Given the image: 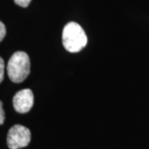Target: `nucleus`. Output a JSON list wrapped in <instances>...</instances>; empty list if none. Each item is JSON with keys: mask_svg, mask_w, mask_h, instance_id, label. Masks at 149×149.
Instances as JSON below:
<instances>
[{"mask_svg": "<svg viewBox=\"0 0 149 149\" xmlns=\"http://www.w3.org/2000/svg\"><path fill=\"white\" fill-rule=\"evenodd\" d=\"M33 93L29 89H24L17 92V94L13 99L14 109L20 113H25L30 111V109L33 106Z\"/></svg>", "mask_w": 149, "mask_h": 149, "instance_id": "20e7f679", "label": "nucleus"}, {"mask_svg": "<svg viewBox=\"0 0 149 149\" xmlns=\"http://www.w3.org/2000/svg\"><path fill=\"white\" fill-rule=\"evenodd\" d=\"M4 76V61L2 57H0V83L3 80Z\"/></svg>", "mask_w": 149, "mask_h": 149, "instance_id": "39448f33", "label": "nucleus"}, {"mask_svg": "<svg viewBox=\"0 0 149 149\" xmlns=\"http://www.w3.org/2000/svg\"><path fill=\"white\" fill-rule=\"evenodd\" d=\"M32 0H14L15 3L18 6H21L22 8H27L30 4Z\"/></svg>", "mask_w": 149, "mask_h": 149, "instance_id": "423d86ee", "label": "nucleus"}, {"mask_svg": "<svg viewBox=\"0 0 149 149\" xmlns=\"http://www.w3.org/2000/svg\"><path fill=\"white\" fill-rule=\"evenodd\" d=\"M30 140V130L22 125L17 124L9 129L7 137V143L10 149H19L27 147Z\"/></svg>", "mask_w": 149, "mask_h": 149, "instance_id": "7ed1b4c3", "label": "nucleus"}, {"mask_svg": "<svg viewBox=\"0 0 149 149\" xmlns=\"http://www.w3.org/2000/svg\"><path fill=\"white\" fill-rule=\"evenodd\" d=\"M88 42L87 36L80 24L70 22L65 26L62 32L63 46L70 52H78Z\"/></svg>", "mask_w": 149, "mask_h": 149, "instance_id": "f257e3e1", "label": "nucleus"}, {"mask_svg": "<svg viewBox=\"0 0 149 149\" xmlns=\"http://www.w3.org/2000/svg\"><path fill=\"white\" fill-rule=\"evenodd\" d=\"M5 119V114H4V110L3 109V103L0 101V125H2Z\"/></svg>", "mask_w": 149, "mask_h": 149, "instance_id": "6e6552de", "label": "nucleus"}, {"mask_svg": "<svg viewBox=\"0 0 149 149\" xmlns=\"http://www.w3.org/2000/svg\"><path fill=\"white\" fill-rule=\"evenodd\" d=\"M8 77L14 83L22 82L30 73V59L26 52H17L8 61L7 66Z\"/></svg>", "mask_w": 149, "mask_h": 149, "instance_id": "f03ea898", "label": "nucleus"}, {"mask_svg": "<svg viewBox=\"0 0 149 149\" xmlns=\"http://www.w3.org/2000/svg\"><path fill=\"white\" fill-rule=\"evenodd\" d=\"M6 35V27L4 24L0 21V42L3 41Z\"/></svg>", "mask_w": 149, "mask_h": 149, "instance_id": "0eeeda50", "label": "nucleus"}]
</instances>
